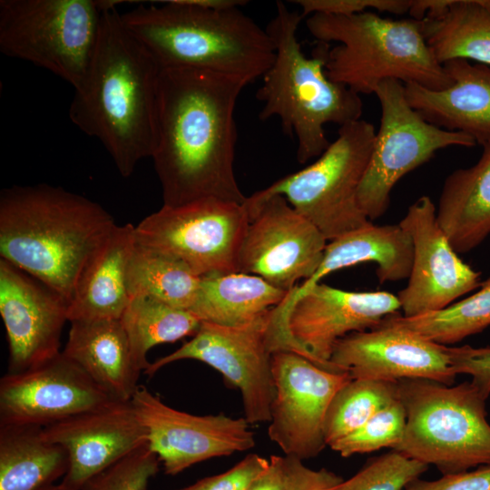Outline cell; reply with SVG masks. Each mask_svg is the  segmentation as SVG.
<instances>
[{
  "label": "cell",
  "instance_id": "1",
  "mask_svg": "<svg viewBox=\"0 0 490 490\" xmlns=\"http://www.w3.org/2000/svg\"><path fill=\"white\" fill-rule=\"evenodd\" d=\"M248 83L190 68L161 69L152 159L164 206L202 199L243 203L234 174V111Z\"/></svg>",
  "mask_w": 490,
  "mask_h": 490
},
{
  "label": "cell",
  "instance_id": "2",
  "mask_svg": "<svg viewBox=\"0 0 490 490\" xmlns=\"http://www.w3.org/2000/svg\"><path fill=\"white\" fill-rule=\"evenodd\" d=\"M101 3L96 49L85 79L74 89L69 117L100 141L127 178L154 152L161 67L123 24L116 8L121 1Z\"/></svg>",
  "mask_w": 490,
  "mask_h": 490
},
{
  "label": "cell",
  "instance_id": "3",
  "mask_svg": "<svg viewBox=\"0 0 490 490\" xmlns=\"http://www.w3.org/2000/svg\"><path fill=\"white\" fill-rule=\"evenodd\" d=\"M116 226L99 203L49 184L0 193V256L69 304L86 263Z\"/></svg>",
  "mask_w": 490,
  "mask_h": 490
},
{
  "label": "cell",
  "instance_id": "4",
  "mask_svg": "<svg viewBox=\"0 0 490 490\" xmlns=\"http://www.w3.org/2000/svg\"><path fill=\"white\" fill-rule=\"evenodd\" d=\"M139 5L121 14L125 27L162 68H190L254 82L271 66L266 29L240 11L208 9L188 0Z\"/></svg>",
  "mask_w": 490,
  "mask_h": 490
},
{
  "label": "cell",
  "instance_id": "5",
  "mask_svg": "<svg viewBox=\"0 0 490 490\" xmlns=\"http://www.w3.org/2000/svg\"><path fill=\"white\" fill-rule=\"evenodd\" d=\"M303 18L277 2L276 14L266 27L275 57L256 94L263 104L260 119H279L284 132L297 141L300 163L319 157L331 143L324 130L327 123L340 127L360 120L363 113L360 95L328 77V45L317 46L311 57L303 53L298 39Z\"/></svg>",
  "mask_w": 490,
  "mask_h": 490
},
{
  "label": "cell",
  "instance_id": "6",
  "mask_svg": "<svg viewBox=\"0 0 490 490\" xmlns=\"http://www.w3.org/2000/svg\"><path fill=\"white\" fill-rule=\"evenodd\" d=\"M306 27L320 43H338L327 49L326 74L359 95L375 93L387 79L436 91L452 83L427 45L421 20H393L373 11L315 14L307 17Z\"/></svg>",
  "mask_w": 490,
  "mask_h": 490
},
{
  "label": "cell",
  "instance_id": "7",
  "mask_svg": "<svg viewBox=\"0 0 490 490\" xmlns=\"http://www.w3.org/2000/svg\"><path fill=\"white\" fill-rule=\"evenodd\" d=\"M406 416L403 438L394 449L443 475L490 466V424L485 401L470 382L447 386L408 378L397 381Z\"/></svg>",
  "mask_w": 490,
  "mask_h": 490
},
{
  "label": "cell",
  "instance_id": "8",
  "mask_svg": "<svg viewBox=\"0 0 490 490\" xmlns=\"http://www.w3.org/2000/svg\"><path fill=\"white\" fill-rule=\"evenodd\" d=\"M103 9L93 0H1L0 51L76 89L94 55Z\"/></svg>",
  "mask_w": 490,
  "mask_h": 490
},
{
  "label": "cell",
  "instance_id": "9",
  "mask_svg": "<svg viewBox=\"0 0 490 490\" xmlns=\"http://www.w3.org/2000/svg\"><path fill=\"white\" fill-rule=\"evenodd\" d=\"M376 132L374 125L362 119L340 126L337 139L314 162L252 195L283 196L329 241L370 224L358 192Z\"/></svg>",
  "mask_w": 490,
  "mask_h": 490
},
{
  "label": "cell",
  "instance_id": "10",
  "mask_svg": "<svg viewBox=\"0 0 490 490\" xmlns=\"http://www.w3.org/2000/svg\"><path fill=\"white\" fill-rule=\"evenodd\" d=\"M375 94L381 107L380 126L358 192L359 207L369 220L385 214L396 183L428 162L437 151L476 144L466 133L426 122L409 104L400 81H383Z\"/></svg>",
  "mask_w": 490,
  "mask_h": 490
},
{
  "label": "cell",
  "instance_id": "11",
  "mask_svg": "<svg viewBox=\"0 0 490 490\" xmlns=\"http://www.w3.org/2000/svg\"><path fill=\"white\" fill-rule=\"evenodd\" d=\"M248 223L244 202L202 199L162 205L135 226V240L176 258L199 277L238 273Z\"/></svg>",
  "mask_w": 490,
  "mask_h": 490
},
{
  "label": "cell",
  "instance_id": "12",
  "mask_svg": "<svg viewBox=\"0 0 490 490\" xmlns=\"http://www.w3.org/2000/svg\"><path fill=\"white\" fill-rule=\"evenodd\" d=\"M271 309L240 326L201 322L191 339L152 362L144 373L152 376L182 359L203 362L240 390L243 417L250 425L269 423L275 397L271 358L279 351L270 329Z\"/></svg>",
  "mask_w": 490,
  "mask_h": 490
},
{
  "label": "cell",
  "instance_id": "13",
  "mask_svg": "<svg viewBox=\"0 0 490 490\" xmlns=\"http://www.w3.org/2000/svg\"><path fill=\"white\" fill-rule=\"evenodd\" d=\"M249 223L238 256V272L260 277L289 292L320 265L327 240L280 195L247 197Z\"/></svg>",
  "mask_w": 490,
  "mask_h": 490
},
{
  "label": "cell",
  "instance_id": "14",
  "mask_svg": "<svg viewBox=\"0 0 490 490\" xmlns=\"http://www.w3.org/2000/svg\"><path fill=\"white\" fill-rule=\"evenodd\" d=\"M275 397L268 435L285 454L301 460L316 457L327 446L324 421L335 394L352 379L289 350L271 358Z\"/></svg>",
  "mask_w": 490,
  "mask_h": 490
},
{
  "label": "cell",
  "instance_id": "15",
  "mask_svg": "<svg viewBox=\"0 0 490 490\" xmlns=\"http://www.w3.org/2000/svg\"><path fill=\"white\" fill-rule=\"evenodd\" d=\"M131 402L145 428L147 443L167 475L255 446L254 433L244 417L196 416L177 410L140 386Z\"/></svg>",
  "mask_w": 490,
  "mask_h": 490
},
{
  "label": "cell",
  "instance_id": "16",
  "mask_svg": "<svg viewBox=\"0 0 490 490\" xmlns=\"http://www.w3.org/2000/svg\"><path fill=\"white\" fill-rule=\"evenodd\" d=\"M279 308L305 357L331 371L329 359L340 338L374 328L401 309L397 295L390 292L347 291L324 283L291 300L284 299Z\"/></svg>",
  "mask_w": 490,
  "mask_h": 490
},
{
  "label": "cell",
  "instance_id": "17",
  "mask_svg": "<svg viewBox=\"0 0 490 490\" xmlns=\"http://www.w3.org/2000/svg\"><path fill=\"white\" fill-rule=\"evenodd\" d=\"M398 224L413 242L408 282L397 295L404 317L442 309L481 286V273L465 263L452 248L429 196L413 202Z\"/></svg>",
  "mask_w": 490,
  "mask_h": 490
},
{
  "label": "cell",
  "instance_id": "18",
  "mask_svg": "<svg viewBox=\"0 0 490 490\" xmlns=\"http://www.w3.org/2000/svg\"><path fill=\"white\" fill-rule=\"evenodd\" d=\"M113 398L63 351L0 380V425L45 427Z\"/></svg>",
  "mask_w": 490,
  "mask_h": 490
},
{
  "label": "cell",
  "instance_id": "19",
  "mask_svg": "<svg viewBox=\"0 0 490 490\" xmlns=\"http://www.w3.org/2000/svg\"><path fill=\"white\" fill-rule=\"evenodd\" d=\"M329 363L352 378L399 381L424 378L451 386L454 372L448 347L386 322L353 332L335 345Z\"/></svg>",
  "mask_w": 490,
  "mask_h": 490
},
{
  "label": "cell",
  "instance_id": "20",
  "mask_svg": "<svg viewBox=\"0 0 490 490\" xmlns=\"http://www.w3.org/2000/svg\"><path fill=\"white\" fill-rule=\"evenodd\" d=\"M69 303L57 292L0 259V313L8 348V372L34 368L58 355Z\"/></svg>",
  "mask_w": 490,
  "mask_h": 490
},
{
  "label": "cell",
  "instance_id": "21",
  "mask_svg": "<svg viewBox=\"0 0 490 490\" xmlns=\"http://www.w3.org/2000/svg\"><path fill=\"white\" fill-rule=\"evenodd\" d=\"M44 432L68 454L69 468L59 484L66 490H82L92 477L147 443L132 402L115 399L45 426Z\"/></svg>",
  "mask_w": 490,
  "mask_h": 490
},
{
  "label": "cell",
  "instance_id": "22",
  "mask_svg": "<svg viewBox=\"0 0 490 490\" xmlns=\"http://www.w3.org/2000/svg\"><path fill=\"white\" fill-rule=\"evenodd\" d=\"M443 66L450 86L436 91L404 83L409 104L437 127L466 133L482 147L490 144V65L456 58Z\"/></svg>",
  "mask_w": 490,
  "mask_h": 490
},
{
  "label": "cell",
  "instance_id": "23",
  "mask_svg": "<svg viewBox=\"0 0 490 490\" xmlns=\"http://www.w3.org/2000/svg\"><path fill=\"white\" fill-rule=\"evenodd\" d=\"M135 226L117 225L83 270L69 304V322L121 319L130 302L127 273Z\"/></svg>",
  "mask_w": 490,
  "mask_h": 490
},
{
  "label": "cell",
  "instance_id": "24",
  "mask_svg": "<svg viewBox=\"0 0 490 490\" xmlns=\"http://www.w3.org/2000/svg\"><path fill=\"white\" fill-rule=\"evenodd\" d=\"M63 353L113 399L131 401L138 388V369L121 319L71 321Z\"/></svg>",
  "mask_w": 490,
  "mask_h": 490
},
{
  "label": "cell",
  "instance_id": "25",
  "mask_svg": "<svg viewBox=\"0 0 490 490\" xmlns=\"http://www.w3.org/2000/svg\"><path fill=\"white\" fill-rule=\"evenodd\" d=\"M362 262H374L380 283L408 279L413 262L410 235L397 223L377 226L372 223L349 231L327 244L323 260L314 275L287 295L291 300L329 273Z\"/></svg>",
  "mask_w": 490,
  "mask_h": 490
},
{
  "label": "cell",
  "instance_id": "26",
  "mask_svg": "<svg viewBox=\"0 0 490 490\" xmlns=\"http://www.w3.org/2000/svg\"><path fill=\"white\" fill-rule=\"evenodd\" d=\"M436 219L457 254L474 250L490 234V144L483 146L476 163L446 177Z\"/></svg>",
  "mask_w": 490,
  "mask_h": 490
},
{
  "label": "cell",
  "instance_id": "27",
  "mask_svg": "<svg viewBox=\"0 0 490 490\" xmlns=\"http://www.w3.org/2000/svg\"><path fill=\"white\" fill-rule=\"evenodd\" d=\"M68 468L66 450L49 440L44 427L0 425V490H42Z\"/></svg>",
  "mask_w": 490,
  "mask_h": 490
},
{
  "label": "cell",
  "instance_id": "28",
  "mask_svg": "<svg viewBox=\"0 0 490 490\" xmlns=\"http://www.w3.org/2000/svg\"><path fill=\"white\" fill-rule=\"evenodd\" d=\"M288 293L251 274L207 275L201 277L198 299L191 312L201 322L240 326L278 306Z\"/></svg>",
  "mask_w": 490,
  "mask_h": 490
},
{
  "label": "cell",
  "instance_id": "29",
  "mask_svg": "<svg viewBox=\"0 0 490 490\" xmlns=\"http://www.w3.org/2000/svg\"><path fill=\"white\" fill-rule=\"evenodd\" d=\"M421 21L427 45L441 64L459 58L490 65V0H450L442 15Z\"/></svg>",
  "mask_w": 490,
  "mask_h": 490
},
{
  "label": "cell",
  "instance_id": "30",
  "mask_svg": "<svg viewBox=\"0 0 490 490\" xmlns=\"http://www.w3.org/2000/svg\"><path fill=\"white\" fill-rule=\"evenodd\" d=\"M127 282L130 298L148 296L191 312L198 299L201 277L176 258L135 242Z\"/></svg>",
  "mask_w": 490,
  "mask_h": 490
},
{
  "label": "cell",
  "instance_id": "31",
  "mask_svg": "<svg viewBox=\"0 0 490 490\" xmlns=\"http://www.w3.org/2000/svg\"><path fill=\"white\" fill-rule=\"evenodd\" d=\"M121 321L129 338L133 360L141 372L150 367L147 353L151 348L193 336L201 324L192 312L148 296L131 298Z\"/></svg>",
  "mask_w": 490,
  "mask_h": 490
},
{
  "label": "cell",
  "instance_id": "32",
  "mask_svg": "<svg viewBox=\"0 0 490 490\" xmlns=\"http://www.w3.org/2000/svg\"><path fill=\"white\" fill-rule=\"evenodd\" d=\"M384 320L440 345L459 342L490 326V277L475 294L442 309L414 317L397 313Z\"/></svg>",
  "mask_w": 490,
  "mask_h": 490
},
{
  "label": "cell",
  "instance_id": "33",
  "mask_svg": "<svg viewBox=\"0 0 490 490\" xmlns=\"http://www.w3.org/2000/svg\"><path fill=\"white\" fill-rule=\"evenodd\" d=\"M398 398L397 381L352 378L333 397L324 421L330 446L360 428L377 411Z\"/></svg>",
  "mask_w": 490,
  "mask_h": 490
},
{
  "label": "cell",
  "instance_id": "34",
  "mask_svg": "<svg viewBox=\"0 0 490 490\" xmlns=\"http://www.w3.org/2000/svg\"><path fill=\"white\" fill-rule=\"evenodd\" d=\"M406 421V411L398 397L377 411L357 431L329 447L343 457L383 447L395 449L403 438Z\"/></svg>",
  "mask_w": 490,
  "mask_h": 490
},
{
  "label": "cell",
  "instance_id": "35",
  "mask_svg": "<svg viewBox=\"0 0 490 490\" xmlns=\"http://www.w3.org/2000/svg\"><path fill=\"white\" fill-rule=\"evenodd\" d=\"M428 469V465L392 450L366 464L334 490H405Z\"/></svg>",
  "mask_w": 490,
  "mask_h": 490
},
{
  "label": "cell",
  "instance_id": "36",
  "mask_svg": "<svg viewBox=\"0 0 490 490\" xmlns=\"http://www.w3.org/2000/svg\"><path fill=\"white\" fill-rule=\"evenodd\" d=\"M160 463L145 443L92 477L82 490H146Z\"/></svg>",
  "mask_w": 490,
  "mask_h": 490
},
{
  "label": "cell",
  "instance_id": "37",
  "mask_svg": "<svg viewBox=\"0 0 490 490\" xmlns=\"http://www.w3.org/2000/svg\"><path fill=\"white\" fill-rule=\"evenodd\" d=\"M412 0H296L303 17L315 14L353 15L368 11L405 15L409 12Z\"/></svg>",
  "mask_w": 490,
  "mask_h": 490
},
{
  "label": "cell",
  "instance_id": "38",
  "mask_svg": "<svg viewBox=\"0 0 490 490\" xmlns=\"http://www.w3.org/2000/svg\"><path fill=\"white\" fill-rule=\"evenodd\" d=\"M270 459L250 454L224 473L204 477L176 490H247L269 466Z\"/></svg>",
  "mask_w": 490,
  "mask_h": 490
},
{
  "label": "cell",
  "instance_id": "39",
  "mask_svg": "<svg viewBox=\"0 0 490 490\" xmlns=\"http://www.w3.org/2000/svg\"><path fill=\"white\" fill-rule=\"evenodd\" d=\"M448 353L454 372L470 375L473 385L487 399L490 396V347L465 345L448 348Z\"/></svg>",
  "mask_w": 490,
  "mask_h": 490
},
{
  "label": "cell",
  "instance_id": "40",
  "mask_svg": "<svg viewBox=\"0 0 490 490\" xmlns=\"http://www.w3.org/2000/svg\"><path fill=\"white\" fill-rule=\"evenodd\" d=\"M285 456L287 463L285 490H334L344 480L330 470L311 469L299 458Z\"/></svg>",
  "mask_w": 490,
  "mask_h": 490
},
{
  "label": "cell",
  "instance_id": "41",
  "mask_svg": "<svg viewBox=\"0 0 490 490\" xmlns=\"http://www.w3.org/2000/svg\"><path fill=\"white\" fill-rule=\"evenodd\" d=\"M405 490H490V466L472 471L443 475L433 481L418 478Z\"/></svg>",
  "mask_w": 490,
  "mask_h": 490
},
{
  "label": "cell",
  "instance_id": "42",
  "mask_svg": "<svg viewBox=\"0 0 490 490\" xmlns=\"http://www.w3.org/2000/svg\"><path fill=\"white\" fill-rule=\"evenodd\" d=\"M287 483L286 456H271L267 469L247 490H285Z\"/></svg>",
  "mask_w": 490,
  "mask_h": 490
},
{
  "label": "cell",
  "instance_id": "43",
  "mask_svg": "<svg viewBox=\"0 0 490 490\" xmlns=\"http://www.w3.org/2000/svg\"><path fill=\"white\" fill-rule=\"evenodd\" d=\"M42 490H66L60 485H54Z\"/></svg>",
  "mask_w": 490,
  "mask_h": 490
}]
</instances>
